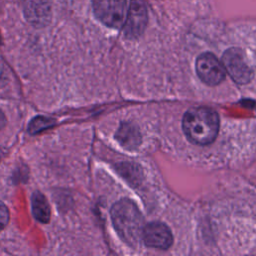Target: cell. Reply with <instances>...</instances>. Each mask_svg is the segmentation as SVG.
Segmentation results:
<instances>
[{
    "mask_svg": "<svg viewBox=\"0 0 256 256\" xmlns=\"http://www.w3.org/2000/svg\"><path fill=\"white\" fill-rule=\"evenodd\" d=\"M95 16L104 25L111 28L123 26L127 16L126 0H92Z\"/></svg>",
    "mask_w": 256,
    "mask_h": 256,
    "instance_id": "cell-3",
    "label": "cell"
},
{
    "mask_svg": "<svg viewBox=\"0 0 256 256\" xmlns=\"http://www.w3.org/2000/svg\"><path fill=\"white\" fill-rule=\"evenodd\" d=\"M9 221V212L7 207L0 202V230L4 229Z\"/></svg>",
    "mask_w": 256,
    "mask_h": 256,
    "instance_id": "cell-11",
    "label": "cell"
},
{
    "mask_svg": "<svg viewBox=\"0 0 256 256\" xmlns=\"http://www.w3.org/2000/svg\"><path fill=\"white\" fill-rule=\"evenodd\" d=\"M56 124L55 119L45 117V116H37L34 117L29 125H28V132L30 134H38L48 128H51Z\"/></svg>",
    "mask_w": 256,
    "mask_h": 256,
    "instance_id": "cell-10",
    "label": "cell"
},
{
    "mask_svg": "<svg viewBox=\"0 0 256 256\" xmlns=\"http://www.w3.org/2000/svg\"><path fill=\"white\" fill-rule=\"evenodd\" d=\"M6 124V118L5 115L3 114V112L0 110V130L5 126Z\"/></svg>",
    "mask_w": 256,
    "mask_h": 256,
    "instance_id": "cell-12",
    "label": "cell"
},
{
    "mask_svg": "<svg viewBox=\"0 0 256 256\" xmlns=\"http://www.w3.org/2000/svg\"><path fill=\"white\" fill-rule=\"evenodd\" d=\"M225 71L238 84H246L251 80L252 70L246 60L245 54L239 48H230L222 56Z\"/></svg>",
    "mask_w": 256,
    "mask_h": 256,
    "instance_id": "cell-4",
    "label": "cell"
},
{
    "mask_svg": "<svg viewBox=\"0 0 256 256\" xmlns=\"http://www.w3.org/2000/svg\"><path fill=\"white\" fill-rule=\"evenodd\" d=\"M182 127L187 138L199 145L212 143L219 131L218 114L207 107L189 109L183 116Z\"/></svg>",
    "mask_w": 256,
    "mask_h": 256,
    "instance_id": "cell-1",
    "label": "cell"
},
{
    "mask_svg": "<svg viewBox=\"0 0 256 256\" xmlns=\"http://www.w3.org/2000/svg\"><path fill=\"white\" fill-rule=\"evenodd\" d=\"M116 138L120 144L127 149H134L141 142V136L138 129L130 123H123L119 127L116 133Z\"/></svg>",
    "mask_w": 256,
    "mask_h": 256,
    "instance_id": "cell-8",
    "label": "cell"
},
{
    "mask_svg": "<svg viewBox=\"0 0 256 256\" xmlns=\"http://www.w3.org/2000/svg\"><path fill=\"white\" fill-rule=\"evenodd\" d=\"M31 204L34 217L42 223H48L50 220V207L45 196L39 191L34 192L31 198Z\"/></svg>",
    "mask_w": 256,
    "mask_h": 256,
    "instance_id": "cell-9",
    "label": "cell"
},
{
    "mask_svg": "<svg viewBox=\"0 0 256 256\" xmlns=\"http://www.w3.org/2000/svg\"><path fill=\"white\" fill-rule=\"evenodd\" d=\"M196 72L198 77L207 85L214 86L221 83L226 75L225 68L212 53H203L196 59Z\"/></svg>",
    "mask_w": 256,
    "mask_h": 256,
    "instance_id": "cell-5",
    "label": "cell"
},
{
    "mask_svg": "<svg viewBox=\"0 0 256 256\" xmlns=\"http://www.w3.org/2000/svg\"><path fill=\"white\" fill-rule=\"evenodd\" d=\"M142 239L147 246L157 249H168L173 242L170 229L161 222H151L144 226Z\"/></svg>",
    "mask_w": 256,
    "mask_h": 256,
    "instance_id": "cell-7",
    "label": "cell"
},
{
    "mask_svg": "<svg viewBox=\"0 0 256 256\" xmlns=\"http://www.w3.org/2000/svg\"><path fill=\"white\" fill-rule=\"evenodd\" d=\"M111 219L118 235L129 245H136L142 239L144 219L131 200L116 202L111 208Z\"/></svg>",
    "mask_w": 256,
    "mask_h": 256,
    "instance_id": "cell-2",
    "label": "cell"
},
{
    "mask_svg": "<svg viewBox=\"0 0 256 256\" xmlns=\"http://www.w3.org/2000/svg\"><path fill=\"white\" fill-rule=\"evenodd\" d=\"M148 21L147 7L144 0H131L130 8L127 12L125 22L123 24L124 34L129 39L139 37Z\"/></svg>",
    "mask_w": 256,
    "mask_h": 256,
    "instance_id": "cell-6",
    "label": "cell"
}]
</instances>
